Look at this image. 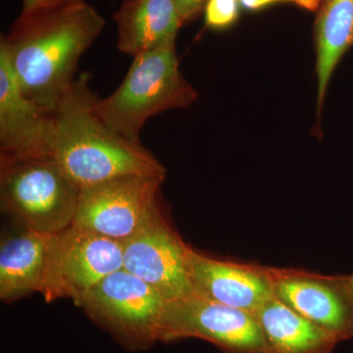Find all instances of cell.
<instances>
[{
  "mask_svg": "<svg viewBox=\"0 0 353 353\" xmlns=\"http://www.w3.org/2000/svg\"><path fill=\"white\" fill-rule=\"evenodd\" d=\"M165 176L131 175L81 190L72 224L121 241L132 236L161 205Z\"/></svg>",
  "mask_w": 353,
  "mask_h": 353,
  "instance_id": "obj_7",
  "label": "cell"
},
{
  "mask_svg": "<svg viewBox=\"0 0 353 353\" xmlns=\"http://www.w3.org/2000/svg\"><path fill=\"white\" fill-rule=\"evenodd\" d=\"M12 222L0 238V299L7 303L41 292L50 239Z\"/></svg>",
  "mask_w": 353,
  "mask_h": 353,
  "instance_id": "obj_13",
  "label": "cell"
},
{
  "mask_svg": "<svg viewBox=\"0 0 353 353\" xmlns=\"http://www.w3.org/2000/svg\"><path fill=\"white\" fill-rule=\"evenodd\" d=\"M66 3H74V2H85V0H64Z\"/></svg>",
  "mask_w": 353,
  "mask_h": 353,
  "instance_id": "obj_21",
  "label": "cell"
},
{
  "mask_svg": "<svg viewBox=\"0 0 353 353\" xmlns=\"http://www.w3.org/2000/svg\"><path fill=\"white\" fill-rule=\"evenodd\" d=\"M105 24L85 1L21 13L8 34H1L0 48L6 51L23 94L54 113L75 82L81 57Z\"/></svg>",
  "mask_w": 353,
  "mask_h": 353,
  "instance_id": "obj_1",
  "label": "cell"
},
{
  "mask_svg": "<svg viewBox=\"0 0 353 353\" xmlns=\"http://www.w3.org/2000/svg\"><path fill=\"white\" fill-rule=\"evenodd\" d=\"M274 296L339 343L353 338V274L273 268Z\"/></svg>",
  "mask_w": 353,
  "mask_h": 353,
  "instance_id": "obj_10",
  "label": "cell"
},
{
  "mask_svg": "<svg viewBox=\"0 0 353 353\" xmlns=\"http://www.w3.org/2000/svg\"><path fill=\"white\" fill-rule=\"evenodd\" d=\"M185 267L192 294L254 313L274 296L273 267L208 256L188 245Z\"/></svg>",
  "mask_w": 353,
  "mask_h": 353,
  "instance_id": "obj_11",
  "label": "cell"
},
{
  "mask_svg": "<svg viewBox=\"0 0 353 353\" xmlns=\"http://www.w3.org/2000/svg\"><path fill=\"white\" fill-rule=\"evenodd\" d=\"M183 23L196 18L204 9L206 0H175Z\"/></svg>",
  "mask_w": 353,
  "mask_h": 353,
  "instance_id": "obj_19",
  "label": "cell"
},
{
  "mask_svg": "<svg viewBox=\"0 0 353 353\" xmlns=\"http://www.w3.org/2000/svg\"><path fill=\"white\" fill-rule=\"evenodd\" d=\"M269 353H331L339 341L272 296L254 313Z\"/></svg>",
  "mask_w": 353,
  "mask_h": 353,
  "instance_id": "obj_15",
  "label": "cell"
},
{
  "mask_svg": "<svg viewBox=\"0 0 353 353\" xmlns=\"http://www.w3.org/2000/svg\"><path fill=\"white\" fill-rule=\"evenodd\" d=\"M66 3L64 0H23V14L38 12L48 10Z\"/></svg>",
  "mask_w": 353,
  "mask_h": 353,
  "instance_id": "obj_20",
  "label": "cell"
},
{
  "mask_svg": "<svg viewBox=\"0 0 353 353\" xmlns=\"http://www.w3.org/2000/svg\"><path fill=\"white\" fill-rule=\"evenodd\" d=\"M201 339L225 353H269L253 313L192 296L167 303L160 341Z\"/></svg>",
  "mask_w": 353,
  "mask_h": 353,
  "instance_id": "obj_8",
  "label": "cell"
},
{
  "mask_svg": "<svg viewBox=\"0 0 353 353\" xmlns=\"http://www.w3.org/2000/svg\"><path fill=\"white\" fill-rule=\"evenodd\" d=\"M80 188L48 157L0 155L2 211L23 226L55 234L71 226Z\"/></svg>",
  "mask_w": 353,
  "mask_h": 353,
  "instance_id": "obj_4",
  "label": "cell"
},
{
  "mask_svg": "<svg viewBox=\"0 0 353 353\" xmlns=\"http://www.w3.org/2000/svg\"><path fill=\"white\" fill-rule=\"evenodd\" d=\"M123 268V243L72 224L51 234L41 294L48 303H75L104 278Z\"/></svg>",
  "mask_w": 353,
  "mask_h": 353,
  "instance_id": "obj_6",
  "label": "cell"
},
{
  "mask_svg": "<svg viewBox=\"0 0 353 353\" xmlns=\"http://www.w3.org/2000/svg\"><path fill=\"white\" fill-rule=\"evenodd\" d=\"M320 2L321 0H240L241 6L250 11L260 10L275 3H292L305 10L316 12Z\"/></svg>",
  "mask_w": 353,
  "mask_h": 353,
  "instance_id": "obj_18",
  "label": "cell"
},
{
  "mask_svg": "<svg viewBox=\"0 0 353 353\" xmlns=\"http://www.w3.org/2000/svg\"><path fill=\"white\" fill-rule=\"evenodd\" d=\"M53 116L23 94L6 51L0 48L1 157H50Z\"/></svg>",
  "mask_w": 353,
  "mask_h": 353,
  "instance_id": "obj_12",
  "label": "cell"
},
{
  "mask_svg": "<svg viewBox=\"0 0 353 353\" xmlns=\"http://www.w3.org/2000/svg\"><path fill=\"white\" fill-rule=\"evenodd\" d=\"M197 97L181 73L176 41L134 57L117 90L106 99L97 97L95 110L114 132L134 143L146 121L170 110L189 108Z\"/></svg>",
  "mask_w": 353,
  "mask_h": 353,
  "instance_id": "obj_3",
  "label": "cell"
},
{
  "mask_svg": "<svg viewBox=\"0 0 353 353\" xmlns=\"http://www.w3.org/2000/svg\"><path fill=\"white\" fill-rule=\"evenodd\" d=\"M316 12L317 111L320 117L332 75L353 46V0H321Z\"/></svg>",
  "mask_w": 353,
  "mask_h": 353,
  "instance_id": "obj_16",
  "label": "cell"
},
{
  "mask_svg": "<svg viewBox=\"0 0 353 353\" xmlns=\"http://www.w3.org/2000/svg\"><path fill=\"white\" fill-rule=\"evenodd\" d=\"M240 0H206L204 6L205 25L212 30L231 27L240 16Z\"/></svg>",
  "mask_w": 353,
  "mask_h": 353,
  "instance_id": "obj_17",
  "label": "cell"
},
{
  "mask_svg": "<svg viewBox=\"0 0 353 353\" xmlns=\"http://www.w3.org/2000/svg\"><path fill=\"white\" fill-rule=\"evenodd\" d=\"M123 268L152 285L168 301L192 296L188 278V245L165 218L161 205L123 241Z\"/></svg>",
  "mask_w": 353,
  "mask_h": 353,
  "instance_id": "obj_9",
  "label": "cell"
},
{
  "mask_svg": "<svg viewBox=\"0 0 353 353\" xmlns=\"http://www.w3.org/2000/svg\"><path fill=\"white\" fill-rule=\"evenodd\" d=\"M167 303L152 285L122 268L74 303L130 347L139 348L159 341Z\"/></svg>",
  "mask_w": 353,
  "mask_h": 353,
  "instance_id": "obj_5",
  "label": "cell"
},
{
  "mask_svg": "<svg viewBox=\"0 0 353 353\" xmlns=\"http://www.w3.org/2000/svg\"><path fill=\"white\" fill-rule=\"evenodd\" d=\"M81 74L53 116L50 157L80 190L131 175L166 176V169L141 145L123 138L95 110L99 95Z\"/></svg>",
  "mask_w": 353,
  "mask_h": 353,
  "instance_id": "obj_2",
  "label": "cell"
},
{
  "mask_svg": "<svg viewBox=\"0 0 353 353\" xmlns=\"http://www.w3.org/2000/svg\"><path fill=\"white\" fill-rule=\"evenodd\" d=\"M113 19L118 50L132 57L176 41L183 24L175 0H124Z\"/></svg>",
  "mask_w": 353,
  "mask_h": 353,
  "instance_id": "obj_14",
  "label": "cell"
}]
</instances>
